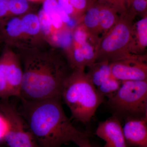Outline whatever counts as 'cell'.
<instances>
[{"mask_svg": "<svg viewBox=\"0 0 147 147\" xmlns=\"http://www.w3.org/2000/svg\"><path fill=\"white\" fill-rule=\"evenodd\" d=\"M54 47L17 50L23 69L21 100L61 98L64 84L72 70L65 56Z\"/></svg>", "mask_w": 147, "mask_h": 147, "instance_id": "1", "label": "cell"}, {"mask_svg": "<svg viewBox=\"0 0 147 147\" xmlns=\"http://www.w3.org/2000/svg\"><path fill=\"white\" fill-rule=\"evenodd\" d=\"M61 99L21 100L18 111L28 124L38 147H61L69 142L75 144L88 135L72 125L65 113Z\"/></svg>", "mask_w": 147, "mask_h": 147, "instance_id": "2", "label": "cell"}, {"mask_svg": "<svg viewBox=\"0 0 147 147\" xmlns=\"http://www.w3.org/2000/svg\"><path fill=\"white\" fill-rule=\"evenodd\" d=\"M61 97L72 118L84 123L90 121L105 98L85 70H72L65 82Z\"/></svg>", "mask_w": 147, "mask_h": 147, "instance_id": "3", "label": "cell"}, {"mask_svg": "<svg viewBox=\"0 0 147 147\" xmlns=\"http://www.w3.org/2000/svg\"><path fill=\"white\" fill-rule=\"evenodd\" d=\"M136 15L134 11L128 9L120 15L115 25L100 39L95 62L110 63L131 56L129 47Z\"/></svg>", "mask_w": 147, "mask_h": 147, "instance_id": "4", "label": "cell"}, {"mask_svg": "<svg viewBox=\"0 0 147 147\" xmlns=\"http://www.w3.org/2000/svg\"><path fill=\"white\" fill-rule=\"evenodd\" d=\"M108 103L119 113L147 118V80L121 82Z\"/></svg>", "mask_w": 147, "mask_h": 147, "instance_id": "5", "label": "cell"}, {"mask_svg": "<svg viewBox=\"0 0 147 147\" xmlns=\"http://www.w3.org/2000/svg\"><path fill=\"white\" fill-rule=\"evenodd\" d=\"M0 112L7 125L3 140L9 147H38L28 124L14 104L4 99L0 103Z\"/></svg>", "mask_w": 147, "mask_h": 147, "instance_id": "6", "label": "cell"}, {"mask_svg": "<svg viewBox=\"0 0 147 147\" xmlns=\"http://www.w3.org/2000/svg\"><path fill=\"white\" fill-rule=\"evenodd\" d=\"M111 73L121 82L147 80V55H131L110 63Z\"/></svg>", "mask_w": 147, "mask_h": 147, "instance_id": "7", "label": "cell"}, {"mask_svg": "<svg viewBox=\"0 0 147 147\" xmlns=\"http://www.w3.org/2000/svg\"><path fill=\"white\" fill-rule=\"evenodd\" d=\"M86 72L96 90L104 97L113 96L120 86L121 82L112 75L110 63L97 62L90 65Z\"/></svg>", "mask_w": 147, "mask_h": 147, "instance_id": "8", "label": "cell"}, {"mask_svg": "<svg viewBox=\"0 0 147 147\" xmlns=\"http://www.w3.org/2000/svg\"><path fill=\"white\" fill-rule=\"evenodd\" d=\"M0 37L7 46L11 48H30L22 30L21 16H12L0 23Z\"/></svg>", "mask_w": 147, "mask_h": 147, "instance_id": "9", "label": "cell"}, {"mask_svg": "<svg viewBox=\"0 0 147 147\" xmlns=\"http://www.w3.org/2000/svg\"><path fill=\"white\" fill-rule=\"evenodd\" d=\"M96 134L105 141L104 147H127L122 127L116 117L100 122Z\"/></svg>", "mask_w": 147, "mask_h": 147, "instance_id": "10", "label": "cell"}, {"mask_svg": "<svg viewBox=\"0 0 147 147\" xmlns=\"http://www.w3.org/2000/svg\"><path fill=\"white\" fill-rule=\"evenodd\" d=\"M42 9L50 18L57 44L60 37L71 31L68 24L71 21L58 4L57 0H44Z\"/></svg>", "mask_w": 147, "mask_h": 147, "instance_id": "11", "label": "cell"}, {"mask_svg": "<svg viewBox=\"0 0 147 147\" xmlns=\"http://www.w3.org/2000/svg\"><path fill=\"white\" fill-rule=\"evenodd\" d=\"M129 118L123 128L127 145L130 147H147L146 118Z\"/></svg>", "mask_w": 147, "mask_h": 147, "instance_id": "12", "label": "cell"}, {"mask_svg": "<svg viewBox=\"0 0 147 147\" xmlns=\"http://www.w3.org/2000/svg\"><path fill=\"white\" fill-rule=\"evenodd\" d=\"M21 16L22 30L30 48L43 47L47 45L42 36L37 13L30 12Z\"/></svg>", "mask_w": 147, "mask_h": 147, "instance_id": "13", "label": "cell"}, {"mask_svg": "<svg viewBox=\"0 0 147 147\" xmlns=\"http://www.w3.org/2000/svg\"><path fill=\"white\" fill-rule=\"evenodd\" d=\"M147 47L146 15L133 24L131 40L129 47V53L130 55H145Z\"/></svg>", "mask_w": 147, "mask_h": 147, "instance_id": "14", "label": "cell"}, {"mask_svg": "<svg viewBox=\"0 0 147 147\" xmlns=\"http://www.w3.org/2000/svg\"><path fill=\"white\" fill-rule=\"evenodd\" d=\"M11 47L6 46L0 56V98L10 97V91L13 84V72L9 63Z\"/></svg>", "mask_w": 147, "mask_h": 147, "instance_id": "15", "label": "cell"}, {"mask_svg": "<svg viewBox=\"0 0 147 147\" xmlns=\"http://www.w3.org/2000/svg\"><path fill=\"white\" fill-rule=\"evenodd\" d=\"M79 22L83 24L92 36L100 40L99 37L100 34L99 11L97 3H93L89 5Z\"/></svg>", "mask_w": 147, "mask_h": 147, "instance_id": "16", "label": "cell"}, {"mask_svg": "<svg viewBox=\"0 0 147 147\" xmlns=\"http://www.w3.org/2000/svg\"><path fill=\"white\" fill-rule=\"evenodd\" d=\"M97 4L99 11V24L102 38L115 25L119 16L117 12L110 6L99 2Z\"/></svg>", "mask_w": 147, "mask_h": 147, "instance_id": "17", "label": "cell"}, {"mask_svg": "<svg viewBox=\"0 0 147 147\" xmlns=\"http://www.w3.org/2000/svg\"><path fill=\"white\" fill-rule=\"evenodd\" d=\"M8 8L10 17L22 16L32 11L28 0H9Z\"/></svg>", "mask_w": 147, "mask_h": 147, "instance_id": "18", "label": "cell"}, {"mask_svg": "<svg viewBox=\"0 0 147 147\" xmlns=\"http://www.w3.org/2000/svg\"><path fill=\"white\" fill-rule=\"evenodd\" d=\"M131 0H99V2L109 5L119 13H125L131 4Z\"/></svg>", "mask_w": 147, "mask_h": 147, "instance_id": "19", "label": "cell"}, {"mask_svg": "<svg viewBox=\"0 0 147 147\" xmlns=\"http://www.w3.org/2000/svg\"><path fill=\"white\" fill-rule=\"evenodd\" d=\"M69 3L73 7L76 13L78 19V23L80 22L82 17L86 12L89 5L87 0H67Z\"/></svg>", "mask_w": 147, "mask_h": 147, "instance_id": "20", "label": "cell"}, {"mask_svg": "<svg viewBox=\"0 0 147 147\" xmlns=\"http://www.w3.org/2000/svg\"><path fill=\"white\" fill-rule=\"evenodd\" d=\"M135 13H144L147 15V0H131V4Z\"/></svg>", "mask_w": 147, "mask_h": 147, "instance_id": "21", "label": "cell"}, {"mask_svg": "<svg viewBox=\"0 0 147 147\" xmlns=\"http://www.w3.org/2000/svg\"><path fill=\"white\" fill-rule=\"evenodd\" d=\"M9 0H0V23L10 18L8 8Z\"/></svg>", "mask_w": 147, "mask_h": 147, "instance_id": "22", "label": "cell"}, {"mask_svg": "<svg viewBox=\"0 0 147 147\" xmlns=\"http://www.w3.org/2000/svg\"><path fill=\"white\" fill-rule=\"evenodd\" d=\"M7 130V125L6 121L2 114L1 113V115H0V140H3L4 137L5 135Z\"/></svg>", "mask_w": 147, "mask_h": 147, "instance_id": "23", "label": "cell"}, {"mask_svg": "<svg viewBox=\"0 0 147 147\" xmlns=\"http://www.w3.org/2000/svg\"><path fill=\"white\" fill-rule=\"evenodd\" d=\"M88 136H84L75 143L79 147H92L89 141Z\"/></svg>", "mask_w": 147, "mask_h": 147, "instance_id": "24", "label": "cell"}, {"mask_svg": "<svg viewBox=\"0 0 147 147\" xmlns=\"http://www.w3.org/2000/svg\"><path fill=\"white\" fill-rule=\"evenodd\" d=\"M30 2L38 3L42 2L44 0H28Z\"/></svg>", "mask_w": 147, "mask_h": 147, "instance_id": "25", "label": "cell"}]
</instances>
